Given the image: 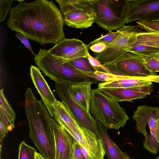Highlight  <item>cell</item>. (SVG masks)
<instances>
[{
	"label": "cell",
	"instance_id": "cell-2",
	"mask_svg": "<svg viewBox=\"0 0 159 159\" xmlns=\"http://www.w3.org/2000/svg\"><path fill=\"white\" fill-rule=\"evenodd\" d=\"M25 96L30 137L42 156L47 159H55L51 116L43 102L36 98L30 88H27Z\"/></svg>",
	"mask_w": 159,
	"mask_h": 159
},
{
	"label": "cell",
	"instance_id": "cell-13",
	"mask_svg": "<svg viewBox=\"0 0 159 159\" xmlns=\"http://www.w3.org/2000/svg\"><path fill=\"white\" fill-rule=\"evenodd\" d=\"M52 125L55 139V159H72L75 139L53 118Z\"/></svg>",
	"mask_w": 159,
	"mask_h": 159
},
{
	"label": "cell",
	"instance_id": "cell-14",
	"mask_svg": "<svg viewBox=\"0 0 159 159\" xmlns=\"http://www.w3.org/2000/svg\"><path fill=\"white\" fill-rule=\"evenodd\" d=\"M97 89L118 102H131L134 99L145 98L153 91L152 84L128 88Z\"/></svg>",
	"mask_w": 159,
	"mask_h": 159
},
{
	"label": "cell",
	"instance_id": "cell-21",
	"mask_svg": "<svg viewBox=\"0 0 159 159\" xmlns=\"http://www.w3.org/2000/svg\"><path fill=\"white\" fill-rule=\"evenodd\" d=\"M136 38L143 44L159 48V32L141 31L136 34Z\"/></svg>",
	"mask_w": 159,
	"mask_h": 159
},
{
	"label": "cell",
	"instance_id": "cell-18",
	"mask_svg": "<svg viewBox=\"0 0 159 159\" xmlns=\"http://www.w3.org/2000/svg\"><path fill=\"white\" fill-rule=\"evenodd\" d=\"M103 141L104 147L108 159H131L129 155L123 152L110 138L107 127L96 120Z\"/></svg>",
	"mask_w": 159,
	"mask_h": 159
},
{
	"label": "cell",
	"instance_id": "cell-3",
	"mask_svg": "<svg viewBox=\"0 0 159 159\" xmlns=\"http://www.w3.org/2000/svg\"><path fill=\"white\" fill-rule=\"evenodd\" d=\"M34 60L44 75L56 83L67 82L74 84L86 81L96 83L84 71L77 68L69 61L52 55L49 50L40 49Z\"/></svg>",
	"mask_w": 159,
	"mask_h": 159
},
{
	"label": "cell",
	"instance_id": "cell-9",
	"mask_svg": "<svg viewBox=\"0 0 159 159\" xmlns=\"http://www.w3.org/2000/svg\"><path fill=\"white\" fill-rule=\"evenodd\" d=\"M70 83L66 82L55 84V88L58 96L81 127L89 130L94 133L99 139L102 140L95 119L90 113H87L80 106L69 93L68 88Z\"/></svg>",
	"mask_w": 159,
	"mask_h": 159
},
{
	"label": "cell",
	"instance_id": "cell-17",
	"mask_svg": "<svg viewBox=\"0 0 159 159\" xmlns=\"http://www.w3.org/2000/svg\"><path fill=\"white\" fill-rule=\"evenodd\" d=\"M90 81L69 84L68 90L75 102L88 113L90 112V105L91 96Z\"/></svg>",
	"mask_w": 159,
	"mask_h": 159
},
{
	"label": "cell",
	"instance_id": "cell-25",
	"mask_svg": "<svg viewBox=\"0 0 159 159\" xmlns=\"http://www.w3.org/2000/svg\"><path fill=\"white\" fill-rule=\"evenodd\" d=\"M69 61L77 68L84 72H94L98 70L91 65L86 57H79Z\"/></svg>",
	"mask_w": 159,
	"mask_h": 159
},
{
	"label": "cell",
	"instance_id": "cell-19",
	"mask_svg": "<svg viewBox=\"0 0 159 159\" xmlns=\"http://www.w3.org/2000/svg\"><path fill=\"white\" fill-rule=\"evenodd\" d=\"M16 114L6 97L3 89L0 91V122L9 131L15 127Z\"/></svg>",
	"mask_w": 159,
	"mask_h": 159
},
{
	"label": "cell",
	"instance_id": "cell-6",
	"mask_svg": "<svg viewBox=\"0 0 159 159\" xmlns=\"http://www.w3.org/2000/svg\"><path fill=\"white\" fill-rule=\"evenodd\" d=\"M59 4L64 24L72 28H88L94 22L91 0H56Z\"/></svg>",
	"mask_w": 159,
	"mask_h": 159
},
{
	"label": "cell",
	"instance_id": "cell-23",
	"mask_svg": "<svg viewBox=\"0 0 159 159\" xmlns=\"http://www.w3.org/2000/svg\"><path fill=\"white\" fill-rule=\"evenodd\" d=\"M136 55L138 59L150 71L154 73L159 72V60L156 56Z\"/></svg>",
	"mask_w": 159,
	"mask_h": 159
},
{
	"label": "cell",
	"instance_id": "cell-22",
	"mask_svg": "<svg viewBox=\"0 0 159 159\" xmlns=\"http://www.w3.org/2000/svg\"><path fill=\"white\" fill-rule=\"evenodd\" d=\"M84 72L88 77L97 81L102 82V83L122 79L127 76L108 73L98 70L94 72Z\"/></svg>",
	"mask_w": 159,
	"mask_h": 159
},
{
	"label": "cell",
	"instance_id": "cell-15",
	"mask_svg": "<svg viewBox=\"0 0 159 159\" xmlns=\"http://www.w3.org/2000/svg\"><path fill=\"white\" fill-rule=\"evenodd\" d=\"M30 75L43 102L51 117H53V107L57 100L38 68L31 65Z\"/></svg>",
	"mask_w": 159,
	"mask_h": 159
},
{
	"label": "cell",
	"instance_id": "cell-7",
	"mask_svg": "<svg viewBox=\"0 0 159 159\" xmlns=\"http://www.w3.org/2000/svg\"><path fill=\"white\" fill-rule=\"evenodd\" d=\"M159 116L158 107L146 105L138 106L132 116L136 122V129L145 137L144 148L152 154L157 153L159 144L156 138L157 125Z\"/></svg>",
	"mask_w": 159,
	"mask_h": 159
},
{
	"label": "cell",
	"instance_id": "cell-33",
	"mask_svg": "<svg viewBox=\"0 0 159 159\" xmlns=\"http://www.w3.org/2000/svg\"><path fill=\"white\" fill-rule=\"evenodd\" d=\"M0 127V142H2L3 139L7 134L8 131L4 125L1 122Z\"/></svg>",
	"mask_w": 159,
	"mask_h": 159
},
{
	"label": "cell",
	"instance_id": "cell-4",
	"mask_svg": "<svg viewBox=\"0 0 159 159\" xmlns=\"http://www.w3.org/2000/svg\"><path fill=\"white\" fill-rule=\"evenodd\" d=\"M90 111L95 120L108 129H119L129 119L119 102L98 89H92Z\"/></svg>",
	"mask_w": 159,
	"mask_h": 159
},
{
	"label": "cell",
	"instance_id": "cell-32",
	"mask_svg": "<svg viewBox=\"0 0 159 159\" xmlns=\"http://www.w3.org/2000/svg\"><path fill=\"white\" fill-rule=\"evenodd\" d=\"M107 45L102 43H98L92 45L89 47L90 49L96 53H99L104 51Z\"/></svg>",
	"mask_w": 159,
	"mask_h": 159
},
{
	"label": "cell",
	"instance_id": "cell-24",
	"mask_svg": "<svg viewBox=\"0 0 159 159\" xmlns=\"http://www.w3.org/2000/svg\"><path fill=\"white\" fill-rule=\"evenodd\" d=\"M36 150L22 141L19 145L18 159H35Z\"/></svg>",
	"mask_w": 159,
	"mask_h": 159
},
{
	"label": "cell",
	"instance_id": "cell-35",
	"mask_svg": "<svg viewBox=\"0 0 159 159\" xmlns=\"http://www.w3.org/2000/svg\"><path fill=\"white\" fill-rule=\"evenodd\" d=\"M157 140L159 144V122H157L156 132Z\"/></svg>",
	"mask_w": 159,
	"mask_h": 159
},
{
	"label": "cell",
	"instance_id": "cell-27",
	"mask_svg": "<svg viewBox=\"0 0 159 159\" xmlns=\"http://www.w3.org/2000/svg\"><path fill=\"white\" fill-rule=\"evenodd\" d=\"M137 25L141 30L148 32H159V20L137 21Z\"/></svg>",
	"mask_w": 159,
	"mask_h": 159
},
{
	"label": "cell",
	"instance_id": "cell-10",
	"mask_svg": "<svg viewBox=\"0 0 159 159\" xmlns=\"http://www.w3.org/2000/svg\"><path fill=\"white\" fill-rule=\"evenodd\" d=\"M105 66L111 74L135 77H147L157 75L148 70L134 53L126 52L116 61Z\"/></svg>",
	"mask_w": 159,
	"mask_h": 159
},
{
	"label": "cell",
	"instance_id": "cell-31",
	"mask_svg": "<svg viewBox=\"0 0 159 159\" xmlns=\"http://www.w3.org/2000/svg\"><path fill=\"white\" fill-rule=\"evenodd\" d=\"M15 35L24 45L29 50L32 54L35 56L36 54L34 53L31 48L29 42V39L26 36L18 32L16 33Z\"/></svg>",
	"mask_w": 159,
	"mask_h": 159
},
{
	"label": "cell",
	"instance_id": "cell-38",
	"mask_svg": "<svg viewBox=\"0 0 159 159\" xmlns=\"http://www.w3.org/2000/svg\"><path fill=\"white\" fill-rule=\"evenodd\" d=\"M156 158V159H159V155Z\"/></svg>",
	"mask_w": 159,
	"mask_h": 159
},
{
	"label": "cell",
	"instance_id": "cell-12",
	"mask_svg": "<svg viewBox=\"0 0 159 159\" xmlns=\"http://www.w3.org/2000/svg\"><path fill=\"white\" fill-rule=\"evenodd\" d=\"M89 47L79 39L65 38L48 50L52 55L70 61L79 57H87Z\"/></svg>",
	"mask_w": 159,
	"mask_h": 159
},
{
	"label": "cell",
	"instance_id": "cell-11",
	"mask_svg": "<svg viewBox=\"0 0 159 159\" xmlns=\"http://www.w3.org/2000/svg\"><path fill=\"white\" fill-rule=\"evenodd\" d=\"M125 23L159 20V0H127Z\"/></svg>",
	"mask_w": 159,
	"mask_h": 159
},
{
	"label": "cell",
	"instance_id": "cell-5",
	"mask_svg": "<svg viewBox=\"0 0 159 159\" xmlns=\"http://www.w3.org/2000/svg\"><path fill=\"white\" fill-rule=\"evenodd\" d=\"M127 0H91L94 22L107 31L118 30L125 23Z\"/></svg>",
	"mask_w": 159,
	"mask_h": 159
},
{
	"label": "cell",
	"instance_id": "cell-37",
	"mask_svg": "<svg viewBox=\"0 0 159 159\" xmlns=\"http://www.w3.org/2000/svg\"><path fill=\"white\" fill-rule=\"evenodd\" d=\"M156 57L159 60V53L157 54L156 56Z\"/></svg>",
	"mask_w": 159,
	"mask_h": 159
},
{
	"label": "cell",
	"instance_id": "cell-30",
	"mask_svg": "<svg viewBox=\"0 0 159 159\" xmlns=\"http://www.w3.org/2000/svg\"><path fill=\"white\" fill-rule=\"evenodd\" d=\"M72 159H86L84 156L79 143L75 139L73 147Z\"/></svg>",
	"mask_w": 159,
	"mask_h": 159
},
{
	"label": "cell",
	"instance_id": "cell-29",
	"mask_svg": "<svg viewBox=\"0 0 159 159\" xmlns=\"http://www.w3.org/2000/svg\"><path fill=\"white\" fill-rule=\"evenodd\" d=\"M86 58L88 59L91 65L98 70L99 68H101L106 72L111 74L108 68L103 65L98 60L91 55L89 52L88 53Z\"/></svg>",
	"mask_w": 159,
	"mask_h": 159
},
{
	"label": "cell",
	"instance_id": "cell-39",
	"mask_svg": "<svg viewBox=\"0 0 159 159\" xmlns=\"http://www.w3.org/2000/svg\"><path fill=\"white\" fill-rule=\"evenodd\" d=\"M157 121H158V122H159V117H158V118Z\"/></svg>",
	"mask_w": 159,
	"mask_h": 159
},
{
	"label": "cell",
	"instance_id": "cell-20",
	"mask_svg": "<svg viewBox=\"0 0 159 159\" xmlns=\"http://www.w3.org/2000/svg\"><path fill=\"white\" fill-rule=\"evenodd\" d=\"M137 33L131 38L128 44L127 52L146 56H156L159 53V48L147 46L137 41L136 38Z\"/></svg>",
	"mask_w": 159,
	"mask_h": 159
},
{
	"label": "cell",
	"instance_id": "cell-16",
	"mask_svg": "<svg viewBox=\"0 0 159 159\" xmlns=\"http://www.w3.org/2000/svg\"><path fill=\"white\" fill-rule=\"evenodd\" d=\"M152 82L159 83V75L147 77L126 76L122 79L101 83L98 89L128 88L152 84Z\"/></svg>",
	"mask_w": 159,
	"mask_h": 159
},
{
	"label": "cell",
	"instance_id": "cell-8",
	"mask_svg": "<svg viewBox=\"0 0 159 159\" xmlns=\"http://www.w3.org/2000/svg\"><path fill=\"white\" fill-rule=\"evenodd\" d=\"M116 38L107 45L105 50L99 53H94V57L105 66L113 62L127 52L128 44L132 37L142 31L138 25H126L119 29Z\"/></svg>",
	"mask_w": 159,
	"mask_h": 159
},
{
	"label": "cell",
	"instance_id": "cell-28",
	"mask_svg": "<svg viewBox=\"0 0 159 159\" xmlns=\"http://www.w3.org/2000/svg\"><path fill=\"white\" fill-rule=\"evenodd\" d=\"M12 0H0V22L5 19L8 12L12 8Z\"/></svg>",
	"mask_w": 159,
	"mask_h": 159
},
{
	"label": "cell",
	"instance_id": "cell-34",
	"mask_svg": "<svg viewBox=\"0 0 159 159\" xmlns=\"http://www.w3.org/2000/svg\"><path fill=\"white\" fill-rule=\"evenodd\" d=\"M82 152L86 159H94L88 153L86 150L83 147L80 145Z\"/></svg>",
	"mask_w": 159,
	"mask_h": 159
},
{
	"label": "cell",
	"instance_id": "cell-36",
	"mask_svg": "<svg viewBox=\"0 0 159 159\" xmlns=\"http://www.w3.org/2000/svg\"><path fill=\"white\" fill-rule=\"evenodd\" d=\"M35 159H47L42 156L39 153L36 152L35 153Z\"/></svg>",
	"mask_w": 159,
	"mask_h": 159
},
{
	"label": "cell",
	"instance_id": "cell-40",
	"mask_svg": "<svg viewBox=\"0 0 159 159\" xmlns=\"http://www.w3.org/2000/svg\"></svg>",
	"mask_w": 159,
	"mask_h": 159
},
{
	"label": "cell",
	"instance_id": "cell-26",
	"mask_svg": "<svg viewBox=\"0 0 159 159\" xmlns=\"http://www.w3.org/2000/svg\"><path fill=\"white\" fill-rule=\"evenodd\" d=\"M119 33L118 30L116 32L109 31V33L105 35H102L100 37L91 42L88 45L90 46L96 43H102L107 45L113 41Z\"/></svg>",
	"mask_w": 159,
	"mask_h": 159
},
{
	"label": "cell",
	"instance_id": "cell-1",
	"mask_svg": "<svg viewBox=\"0 0 159 159\" xmlns=\"http://www.w3.org/2000/svg\"><path fill=\"white\" fill-rule=\"evenodd\" d=\"M7 27L43 45L56 44L65 38L60 9L52 1L20 2L12 7Z\"/></svg>",
	"mask_w": 159,
	"mask_h": 159
}]
</instances>
